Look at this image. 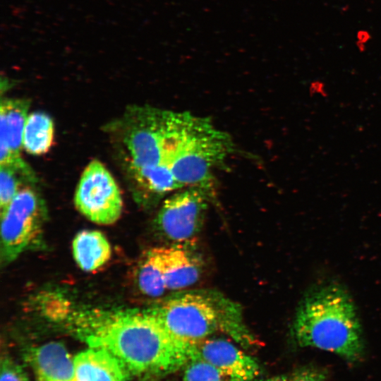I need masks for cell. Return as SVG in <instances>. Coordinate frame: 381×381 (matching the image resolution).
I'll return each instance as SVG.
<instances>
[{
  "label": "cell",
  "mask_w": 381,
  "mask_h": 381,
  "mask_svg": "<svg viewBox=\"0 0 381 381\" xmlns=\"http://www.w3.org/2000/svg\"><path fill=\"white\" fill-rule=\"evenodd\" d=\"M234 151L209 117L151 106L135 129L126 177L145 205L191 187L214 193L215 171Z\"/></svg>",
  "instance_id": "obj_1"
},
{
  "label": "cell",
  "mask_w": 381,
  "mask_h": 381,
  "mask_svg": "<svg viewBox=\"0 0 381 381\" xmlns=\"http://www.w3.org/2000/svg\"><path fill=\"white\" fill-rule=\"evenodd\" d=\"M81 332L89 347L106 351L133 375L173 373L195 357V344L173 337L148 310L92 316Z\"/></svg>",
  "instance_id": "obj_2"
},
{
  "label": "cell",
  "mask_w": 381,
  "mask_h": 381,
  "mask_svg": "<svg viewBox=\"0 0 381 381\" xmlns=\"http://www.w3.org/2000/svg\"><path fill=\"white\" fill-rule=\"evenodd\" d=\"M294 341L338 355L351 362L365 352L363 329L354 301L338 282L326 280L307 289L291 327Z\"/></svg>",
  "instance_id": "obj_3"
},
{
  "label": "cell",
  "mask_w": 381,
  "mask_h": 381,
  "mask_svg": "<svg viewBox=\"0 0 381 381\" xmlns=\"http://www.w3.org/2000/svg\"><path fill=\"white\" fill-rule=\"evenodd\" d=\"M148 310L170 334L189 344L222 332L243 348L255 344L240 306L214 290L176 291Z\"/></svg>",
  "instance_id": "obj_4"
},
{
  "label": "cell",
  "mask_w": 381,
  "mask_h": 381,
  "mask_svg": "<svg viewBox=\"0 0 381 381\" xmlns=\"http://www.w3.org/2000/svg\"><path fill=\"white\" fill-rule=\"evenodd\" d=\"M46 208L33 185L22 188L1 211V260L8 264L40 236Z\"/></svg>",
  "instance_id": "obj_5"
},
{
  "label": "cell",
  "mask_w": 381,
  "mask_h": 381,
  "mask_svg": "<svg viewBox=\"0 0 381 381\" xmlns=\"http://www.w3.org/2000/svg\"><path fill=\"white\" fill-rule=\"evenodd\" d=\"M214 198V193L200 187L173 193L164 200L157 214V229L171 244H193Z\"/></svg>",
  "instance_id": "obj_6"
},
{
  "label": "cell",
  "mask_w": 381,
  "mask_h": 381,
  "mask_svg": "<svg viewBox=\"0 0 381 381\" xmlns=\"http://www.w3.org/2000/svg\"><path fill=\"white\" fill-rule=\"evenodd\" d=\"M74 202L87 219L104 225L117 221L123 208L116 181L104 165L96 159L90 162L81 174Z\"/></svg>",
  "instance_id": "obj_7"
},
{
  "label": "cell",
  "mask_w": 381,
  "mask_h": 381,
  "mask_svg": "<svg viewBox=\"0 0 381 381\" xmlns=\"http://www.w3.org/2000/svg\"><path fill=\"white\" fill-rule=\"evenodd\" d=\"M195 358L207 362L234 381H253L260 374L254 358L223 338L211 337L195 344Z\"/></svg>",
  "instance_id": "obj_8"
},
{
  "label": "cell",
  "mask_w": 381,
  "mask_h": 381,
  "mask_svg": "<svg viewBox=\"0 0 381 381\" xmlns=\"http://www.w3.org/2000/svg\"><path fill=\"white\" fill-rule=\"evenodd\" d=\"M193 244L164 246V275L167 291H179L200 279L203 262L192 249Z\"/></svg>",
  "instance_id": "obj_9"
},
{
  "label": "cell",
  "mask_w": 381,
  "mask_h": 381,
  "mask_svg": "<svg viewBox=\"0 0 381 381\" xmlns=\"http://www.w3.org/2000/svg\"><path fill=\"white\" fill-rule=\"evenodd\" d=\"M35 381H71L74 357L64 344L49 342L30 349L27 354Z\"/></svg>",
  "instance_id": "obj_10"
},
{
  "label": "cell",
  "mask_w": 381,
  "mask_h": 381,
  "mask_svg": "<svg viewBox=\"0 0 381 381\" xmlns=\"http://www.w3.org/2000/svg\"><path fill=\"white\" fill-rule=\"evenodd\" d=\"M131 374L104 350L89 347L74 356L71 381H129Z\"/></svg>",
  "instance_id": "obj_11"
},
{
  "label": "cell",
  "mask_w": 381,
  "mask_h": 381,
  "mask_svg": "<svg viewBox=\"0 0 381 381\" xmlns=\"http://www.w3.org/2000/svg\"><path fill=\"white\" fill-rule=\"evenodd\" d=\"M30 101L24 98H5L0 106V147L21 154Z\"/></svg>",
  "instance_id": "obj_12"
},
{
  "label": "cell",
  "mask_w": 381,
  "mask_h": 381,
  "mask_svg": "<svg viewBox=\"0 0 381 381\" xmlns=\"http://www.w3.org/2000/svg\"><path fill=\"white\" fill-rule=\"evenodd\" d=\"M73 254L78 265L92 272L104 265L110 258V244L103 234L95 230H84L75 236Z\"/></svg>",
  "instance_id": "obj_13"
},
{
  "label": "cell",
  "mask_w": 381,
  "mask_h": 381,
  "mask_svg": "<svg viewBox=\"0 0 381 381\" xmlns=\"http://www.w3.org/2000/svg\"><path fill=\"white\" fill-rule=\"evenodd\" d=\"M140 291L150 298H159L167 291L164 275V246L152 248L143 256L137 270Z\"/></svg>",
  "instance_id": "obj_14"
},
{
  "label": "cell",
  "mask_w": 381,
  "mask_h": 381,
  "mask_svg": "<svg viewBox=\"0 0 381 381\" xmlns=\"http://www.w3.org/2000/svg\"><path fill=\"white\" fill-rule=\"evenodd\" d=\"M54 138V123L46 113L37 111L28 115L24 128L23 148L34 155H40L50 148Z\"/></svg>",
  "instance_id": "obj_15"
},
{
  "label": "cell",
  "mask_w": 381,
  "mask_h": 381,
  "mask_svg": "<svg viewBox=\"0 0 381 381\" xmlns=\"http://www.w3.org/2000/svg\"><path fill=\"white\" fill-rule=\"evenodd\" d=\"M182 381H234L214 366L199 358L184 368Z\"/></svg>",
  "instance_id": "obj_16"
},
{
  "label": "cell",
  "mask_w": 381,
  "mask_h": 381,
  "mask_svg": "<svg viewBox=\"0 0 381 381\" xmlns=\"http://www.w3.org/2000/svg\"><path fill=\"white\" fill-rule=\"evenodd\" d=\"M325 373L316 367H303L292 373L272 376L262 381H325Z\"/></svg>",
  "instance_id": "obj_17"
},
{
  "label": "cell",
  "mask_w": 381,
  "mask_h": 381,
  "mask_svg": "<svg viewBox=\"0 0 381 381\" xmlns=\"http://www.w3.org/2000/svg\"><path fill=\"white\" fill-rule=\"evenodd\" d=\"M0 381H29L26 373L16 361L4 357L1 361Z\"/></svg>",
  "instance_id": "obj_18"
}]
</instances>
